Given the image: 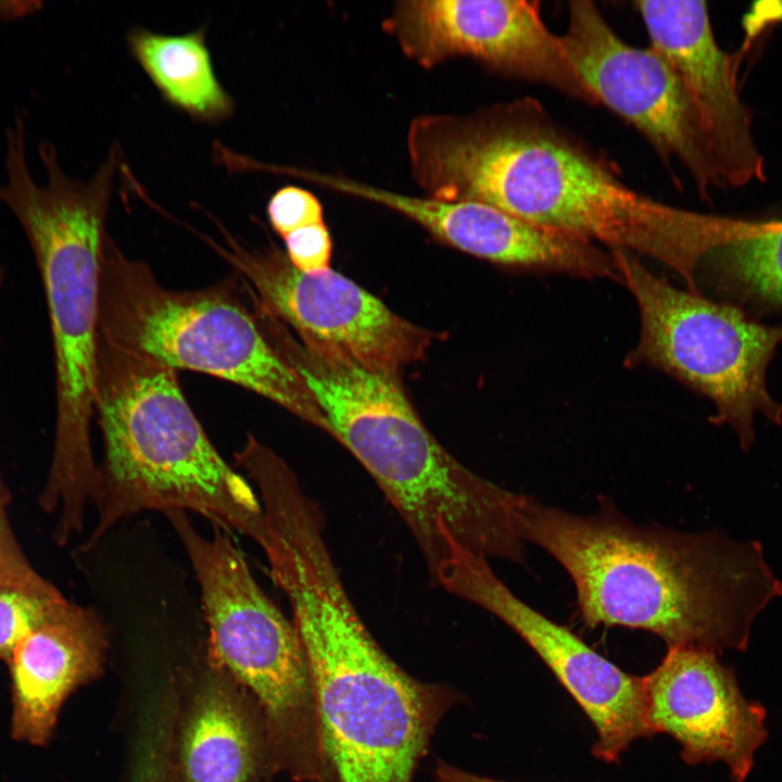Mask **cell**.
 <instances>
[{
	"instance_id": "cell-1",
	"label": "cell",
	"mask_w": 782,
	"mask_h": 782,
	"mask_svg": "<svg viewBox=\"0 0 782 782\" xmlns=\"http://www.w3.org/2000/svg\"><path fill=\"white\" fill-rule=\"evenodd\" d=\"M411 174L427 197L489 204L676 272L691 291L726 217L671 206L625 185L541 104L525 98L408 126Z\"/></svg>"
},
{
	"instance_id": "cell-2",
	"label": "cell",
	"mask_w": 782,
	"mask_h": 782,
	"mask_svg": "<svg viewBox=\"0 0 782 782\" xmlns=\"http://www.w3.org/2000/svg\"><path fill=\"white\" fill-rule=\"evenodd\" d=\"M520 532L569 575L591 627L647 631L668 647L745 651L756 617L782 595L757 541L638 525L610 502L576 515L527 495Z\"/></svg>"
},
{
	"instance_id": "cell-3",
	"label": "cell",
	"mask_w": 782,
	"mask_h": 782,
	"mask_svg": "<svg viewBox=\"0 0 782 782\" xmlns=\"http://www.w3.org/2000/svg\"><path fill=\"white\" fill-rule=\"evenodd\" d=\"M273 344L297 370L333 438L363 465L400 515L432 577L453 545L524 564L519 517L527 495L464 466L426 428L399 374L307 348L279 327Z\"/></svg>"
},
{
	"instance_id": "cell-4",
	"label": "cell",
	"mask_w": 782,
	"mask_h": 782,
	"mask_svg": "<svg viewBox=\"0 0 782 782\" xmlns=\"http://www.w3.org/2000/svg\"><path fill=\"white\" fill-rule=\"evenodd\" d=\"M270 575L306 656L326 772L337 782H413L451 690L415 679L379 646L325 541L290 546Z\"/></svg>"
},
{
	"instance_id": "cell-5",
	"label": "cell",
	"mask_w": 782,
	"mask_h": 782,
	"mask_svg": "<svg viewBox=\"0 0 782 782\" xmlns=\"http://www.w3.org/2000/svg\"><path fill=\"white\" fill-rule=\"evenodd\" d=\"M39 155L47 182L29 172L25 144L7 149L0 202L21 225L40 275L48 308L55 380V422L47 490L66 501L90 496L99 483L92 455L101 272L106 216L122 159L112 149L96 175L81 181L61 168L51 143Z\"/></svg>"
},
{
	"instance_id": "cell-6",
	"label": "cell",
	"mask_w": 782,
	"mask_h": 782,
	"mask_svg": "<svg viewBox=\"0 0 782 782\" xmlns=\"http://www.w3.org/2000/svg\"><path fill=\"white\" fill-rule=\"evenodd\" d=\"M98 519L86 546L146 510L194 512L261 548L267 539L256 491L222 457L189 406L176 370L98 337Z\"/></svg>"
},
{
	"instance_id": "cell-7",
	"label": "cell",
	"mask_w": 782,
	"mask_h": 782,
	"mask_svg": "<svg viewBox=\"0 0 782 782\" xmlns=\"http://www.w3.org/2000/svg\"><path fill=\"white\" fill-rule=\"evenodd\" d=\"M195 573L209 628L207 656L254 701L272 773L320 782L326 773L306 656L288 620L254 579L229 531L199 532L185 510L164 513Z\"/></svg>"
},
{
	"instance_id": "cell-8",
	"label": "cell",
	"mask_w": 782,
	"mask_h": 782,
	"mask_svg": "<svg viewBox=\"0 0 782 782\" xmlns=\"http://www.w3.org/2000/svg\"><path fill=\"white\" fill-rule=\"evenodd\" d=\"M99 336L174 370L203 373L253 391L333 437L303 379L226 281L199 290L168 289L110 237L101 272Z\"/></svg>"
},
{
	"instance_id": "cell-9",
	"label": "cell",
	"mask_w": 782,
	"mask_h": 782,
	"mask_svg": "<svg viewBox=\"0 0 782 782\" xmlns=\"http://www.w3.org/2000/svg\"><path fill=\"white\" fill-rule=\"evenodd\" d=\"M610 252L640 313V338L629 362L661 369L710 400L716 408L711 421L730 426L744 451L755 442L756 415L781 425L782 403L769 392L767 371L782 343V325L679 289L633 253Z\"/></svg>"
},
{
	"instance_id": "cell-10",
	"label": "cell",
	"mask_w": 782,
	"mask_h": 782,
	"mask_svg": "<svg viewBox=\"0 0 782 782\" xmlns=\"http://www.w3.org/2000/svg\"><path fill=\"white\" fill-rule=\"evenodd\" d=\"M222 232L223 241H204L250 285L257 310L292 328L303 345L393 374L426 355L434 333L402 318L348 277L331 268L301 272L275 248L250 249Z\"/></svg>"
},
{
	"instance_id": "cell-11",
	"label": "cell",
	"mask_w": 782,
	"mask_h": 782,
	"mask_svg": "<svg viewBox=\"0 0 782 782\" xmlns=\"http://www.w3.org/2000/svg\"><path fill=\"white\" fill-rule=\"evenodd\" d=\"M432 580L500 619L533 649L592 722L595 757L615 762L634 741L653 735L643 677L623 671L570 629L520 600L487 558L456 545Z\"/></svg>"
},
{
	"instance_id": "cell-12",
	"label": "cell",
	"mask_w": 782,
	"mask_h": 782,
	"mask_svg": "<svg viewBox=\"0 0 782 782\" xmlns=\"http://www.w3.org/2000/svg\"><path fill=\"white\" fill-rule=\"evenodd\" d=\"M560 38L598 104L635 127L663 159L678 160L703 199L721 187L699 116L658 52L623 41L586 0L569 2L567 28Z\"/></svg>"
},
{
	"instance_id": "cell-13",
	"label": "cell",
	"mask_w": 782,
	"mask_h": 782,
	"mask_svg": "<svg viewBox=\"0 0 782 782\" xmlns=\"http://www.w3.org/2000/svg\"><path fill=\"white\" fill-rule=\"evenodd\" d=\"M383 28L424 67L469 56L502 75L598 104L568 59L560 36L543 22L538 1H400Z\"/></svg>"
},
{
	"instance_id": "cell-14",
	"label": "cell",
	"mask_w": 782,
	"mask_h": 782,
	"mask_svg": "<svg viewBox=\"0 0 782 782\" xmlns=\"http://www.w3.org/2000/svg\"><path fill=\"white\" fill-rule=\"evenodd\" d=\"M643 683L653 734L673 737L688 765L721 761L733 782H744L767 740L766 709L743 696L734 671L717 653L668 647Z\"/></svg>"
},
{
	"instance_id": "cell-15",
	"label": "cell",
	"mask_w": 782,
	"mask_h": 782,
	"mask_svg": "<svg viewBox=\"0 0 782 782\" xmlns=\"http://www.w3.org/2000/svg\"><path fill=\"white\" fill-rule=\"evenodd\" d=\"M649 47L672 67L706 133L721 187L766 180L737 63L716 40L705 1H636Z\"/></svg>"
},
{
	"instance_id": "cell-16",
	"label": "cell",
	"mask_w": 782,
	"mask_h": 782,
	"mask_svg": "<svg viewBox=\"0 0 782 782\" xmlns=\"http://www.w3.org/2000/svg\"><path fill=\"white\" fill-rule=\"evenodd\" d=\"M369 199L416 222L442 242L495 264L588 279L616 277L610 253L597 244L489 204L413 197L382 188H374Z\"/></svg>"
},
{
	"instance_id": "cell-17",
	"label": "cell",
	"mask_w": 782,
	"mask_h": 782,
	"mask_svg": "<svg viewBox=\"0 0 782 782\" xmlns=\"http://www.w3.org/2000/svg\"><path fill=\"white\" fill-rule=\"evenodd\" d=\"M179 678L175 760L180 782H257L272 775L266 733L248 692L204 651Z\"/></svg>"
},
{
	"instance_id": "cell-18",
	"label": "cell",
	"mask_w": 782,
	"mask_h": 782,
	"mask_svg": "<svg viewBox=\"0 0 782 782\" xmlns=\"http://www.w3.org/2000/svg\"><path fill=\"white\" fill-rule=\"evenodd\" d=\"M108 649L109 632L94 609L67 600L59 605L7 661L12 736L31 745L47 744L66 698L102 674Z\"/></svg>"
},
{
	"instance_id": "cell-19",
	"label": "cell",
	"mask_w": 782,
	"mask_h": 782,
	"mask_svg": "<svg viewBox=\"0 0 782 782\" xmlns=\"http://www.w3.org/2000/svg\"><path fill=\"white\" fill-rule=\"evenodd\" d=\"M695 280L697 291L705 285L712 299L782 325V217H733L722 242L702 260Z\"/></svg>"
},
{
	"instance_id": "cell-20",
	"label": "cell",
	"mask_w": 782,
	"mask_h": 782,
	"mask_svg": "<svg viewBox=\"0 0 782 782\" xmlns=\"http://www.w3.org/2000/svg\"><path fill=\"white\" fill-rule=\"evenodd\" d=\"M127 41L131 55L167 103L205 123L232 114L235 103L215 74L204 27L182 35L136 27Z\"/></svg>"
},
{
	"instance_id": "cell-21",
	"label": "cell",
	"mask_w": 782,
	"mask_h": 782,
	"mask_svg": "<svg viewBox=\"0 0 782 782\" xmlns=\"http://www.w3.org/2000/svg\"><path fill=\"white\" fill-rule=\"evenodd\" d=\"M66 598L55 588L41 592L0 588V658L8 661L17 645Z\"/></svg>"
},
{
	"instance_id": "cell-22",
	"label": "cell",
	"mask_w": 782,
	"mask_h": 782,
	"mask_svg": "<svg viewBox=\"0 0 782 782\" xmlns=\"http://www.w3.org/2000/svg\"><path fill=\"white\" fill-rule=\"evenodd\" d=\"M129 782H180L175 760V723L163 710L143 715Z\"/></svg>"
},
{
	"instance_id": "cell-23",
	"label": "cell",
	"mask_w": 782,
	"mask_h": 782,
	"mask_svg": "<svg viewBox=\"0 0 782 782\" xmlns=\"http://www.w3.org/2000/svg\"><path fill=\"white\" fill-rule=\"evenodd\" d=\"M9 499V491L0 476V588L53 590L54 586L31 568L12 533L7 514Z\"/></svg>"
},
{
	"instance_id": "cell-24",
	"label": "cell",
	"mask_w": 782,
	"mask_h": 782,
	"mask_svg": "<svg viewBox=\"0 0 782 782\" xmlns=\"http://www.w3.org/2000/svg\"><path fill=\"white\" fill-rule=\"evenodd\" d=\"M267 215L273 229L282 238L302 227L324 223L319 200L297 186L277 190L268 202Z\"/></svg>"
},
{
	"instance_id": "cell-25",
	"label": "cell",
	"mask_w": 782,
	"mask_h": 782,
	"mask_svg": "<svg viewBox=\"0 0 782 782\" xmlns=\"http://www.w3.org/2000/svg\"><path fill=\"white\" fill-rule=\"evenodd\" d=\"M287 256L299 270L315 274L330 269L332 242L325 223L297 229L283 237Z\"/></svg>"
},
{
	"instance_id": "cell-26",
	"label": "cell",
	"mask_w": 782,
	"mask_h": 782,
	"mask_svg": "<svg viewBox=\"0 0 782 782\" xmlns=\"http://www.w3.org/2000/svg\"><path fill=\"white\" fill-rule=\"evenodd\" d=\"M439 782H507L465 771L447 764H439L436 770Z\"/></svg>"
}]
</instances>
